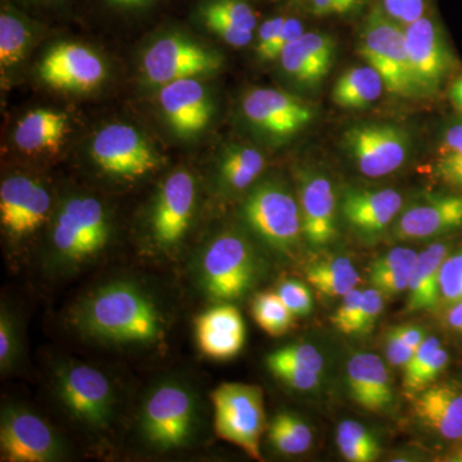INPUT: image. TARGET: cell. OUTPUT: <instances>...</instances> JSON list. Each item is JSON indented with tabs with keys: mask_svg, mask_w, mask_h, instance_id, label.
Wrapping results in <instances>:
<instances>
[{
	"mask_svg": "<svg viewBox=\"0 0 462 462\" xmlns=\"http://www.w3.org/2000/svg\"><path fill=\"white\" fill-rule=\"evenodd\" d=\"M419 254L411 248L396 247L374 261L369 278L384 297H396L409 288Z\"/></svg>",
	"mask_w": 462,
	"mask_h": 462,
	"instance_id": "1f68e13d",
	"label": "cell"
},
{
	"mask_svg": "<svg viewBox=\"0 0 462 462\" xmlns=\"http://www.w3.org/2000/svg\"><path fill=\"white\" fill-rule=\"evenodd\" d=\"M384 309V296L376 288L363 291V303H361L360 318L357 322V333H369L382 315Z\"/></svg>",
	"mask_w": 462,
	"mask_h": 462,
	"instance_id": "b9f144b4",
	"label": "cell"
},
{
	"mask_svg": "<svg viewBox=\"0 0 462 462\" xmlns=\"http://www.w3.org/2000/svg\"><path fill=\"white\" fill-rule=\"evenodd\" d=\"M0 449L9 462H50L62 456L60 438L47 421L23 407L3 409Z\"/></svg>",
	"mask_w": 462,
	"mask_h": 462,
	"instance_id": "5bb4252c",
	"label": "cell"
},
{
	"mask_svg": "<svg viewBox=\"0 0 462 462\" xmlns=\"http://www.w3.org/2000/svg\"><path fill=\"white\" fill-rule=\"evenodd\" d=\"M106 2L117 8H138L153 2V0H106Z\"/></svg>",
	"mask_w": 462,
	"mask_h": 462,
	"instance_id": "9f6ffc18",
	"label": "cell"
},
{
	"mask_svg": "<svg viewBox=\"0 0 462 462\" xmlns=\"http://www.w3.org/2000/svg\"><path fill=\"white\" fill-rule=\"evenodd\" d=\"M200 273L207 293L215 300H231L245 296L257 275L254 248L238 233L220 234L203 252Z\"/></svg>",
	"mask_w": 462,
	"mask_h": 462,
	"instance_id": "ba28073f",
	"label": "cell"
},
{
	"mask_svg": "<svg viewBox=\"0 0 462 462\" xmlns=\"http://www.w3.org/2000/svg\"><path fill=\"white\" fill-rule=\"evenodd\" d=\"M437 175L448 184L462 188V156H442L436 167Z\"/></svg>",
	"mask_w": 462,
	"mask_h": 462,
	"instance_id": "681fc988",
	"label": "cell"
},
{
	"mask_svg": "<svg viewBox=\"0 0 462 462\" xmlns=\"http://www.w3.org/2000/svg\"><path fill=\"white\" fill-rule=\"evenodd\" d=\"M385 84L372 66L352 67L339 76L331 99L340 108L364 109L382 97Z\"/></svg>",
	"mask_w": 462,
	"mask_h": 462,
	"instance_id": "4dcf8cb0",
	"label": "cell"
},
{
	"mask_svg": "<svg viewBox=\"0 0 462 462\" xmlns=\"http://www.w3.org/2000/svg\"><path fill=\"white\" fill-rule=\"evenodd\" d=\"M307 281L321 294L343 297L357 288L360 273L346 257H336L312 264L306 273Z\"/></svg>",
	"mask_w": 462,
	"mask_h": 462,
	"instance_id": "d6a6232c",
	"label": "cell"
},
{
	"mask_svg": "<svg viewBox=\"0 0 462 462\" xmlns=\"http://www.w3.org/2000/svg\"><path fill=\"white\" fill-rule=\"evenodd\" d=\"M337 42L328 33L311 32L291 42L279 56L282 72L302 87H316L336 62Z\"/></svg>",
	"mask_w": 462,
	"mask_h": 462,
	"instance_id": "7402d4cb",
	"label": "cell"
},
{
	"mask_svg": "<svg viewBox=\"0 0 462 462\" xmlns=\"http://www.w3.org/2000/svg\"><path fill=\"white\" fill-rule=\"evenodd\" d=\"M269 439L284 455H300L312 445V431L302 419L291 412H281L269 427Z\"/></svg>",
	"mask_w": 462,
	"mask_h": 462,
	"instance_id": "e575fe53",
	"label": "cell"
},
{
	"mask_svg": "<svg viewBox=\"0 0 462 462\" xmlns=\"http://www.w3.org/2000/svg\"><path fill=\"white\" fill-rule=\"evenodd\" d=\"M17 355V337L14 321L8 312L2 310L0 315V366L7 370L14 364Z\"/></svg>",
	"mask_w": 462,
	"mask_h": 462,
	"instance_id": "ee69618b",
	"label": "cell"
},
{
	"mask_svg": "<svg viewBox=\"0 0 462 462\" xmlns=\"http://www.w3.org/2000/svg\"><path fill=\"white\" fill-rule=\"evenodd\" d=\"M109 234L111 225L102 202L90 196H76L60 207L51 230V243L63 261L80 263L106 247Z\"/></svg>",
	"mask_w": 462,
	"mask_h": 462,
	"instance_id": "8992f818",
	"label": "cell"
},
{
	"mask_svg": "<svg viewBox=\"0 0 462 462\" xmlns=\"http://www.w3.org/2000/svg\"><path fill=\"white\" fill-rule=\"evenodd\" d=\"M462 229V196L430 194L398 216L393 231L402 240H430Z\"/></svg>",
	"mask_w": 462,
	"mask_h": 462,
	"instance_id": "d6986e66",
	"label": "cell"
},
{
	"mask_svg": "<svg viewBox=\"0 0 462 462\" xmlns=\"http://www.w3.org/2000/svg\"><path fill=\"white\" fill-rule=\"evenodd\" d=\"M224 58L217 51L179 32H170L152 42L142 57L144 83L165 87L184 79H202L217 74Z\"/></svg>",
	"mask_w": 462,
	"mask_h": 462,
	"instance_id": "3957f363",
	"label": "cell"
},
{
	"mask_svg": "<svg viewBox=\"0 0 462 462\" xmlns=\"http://www.w3.org/2000/svg\"><path fill=\"white\" fill-rule=\"evenodd\" d=\"M211 400L218 438L238 446L249 457L263 460L260 442L266 425L263 389L243 383H223L212 392Z\"/></svg>",
	"mask_w": 462,
	"mask_h": 462,
	"instance_id": "5b68a950",
	"label": "cell"
},
{
	"mask_svg": "<svg viewBox=\"0 0 462 462\" xmlns=\"http://www.w3.org/2000/svg\"><path fill=\"white\" fill-rule=\"evenodd\" d=\"M158 105L167 126L178 138H196L214 117L211 94L200 79H184L160 88Z\"/></svg>",
	"mask_w": 462,
	"mask_h": 462,
	"instance_id": "e0dca14e",
	"label": "cell"
},
{
	"mask_svg": "<svg viewBox=\"0 0 462 462\" xmlns=\"http://www.w3.org/2000/svg\"><path fill=\"white\" fill-rule=\"evenodd\" d=\"M451 245L438 242L420 252L409 288V310H434L440 303V270Z\"/></svg>",
	"mask_w": 462,
	"mask_h": 462,
	"instance_id": "f1b7e54d",
	"label": "cell"
},
{
	"mask_svg": "<svg viewBox=\"0 0 462 462\" xmlns=\"http://www.w3.org/2000/svg\"><path fill=\"white\" fill-rule=\"evenodd\" d=\"M298 202L307 242L314 248L329 245L337 236V197L329 178L320 172L305 173Z\"/></svg>",
	"mask_w": 462,
	"mask_h": 462,
	"instance_id": "ffe728a7",
	"label": "cell"
},
{
	"mask_svg": "<svg viewBox=\"0 0 462 462\" xmlns=\"http://www.w3.org/2000/svg\"><path fill=\"white\" fill-rule=\"evenodd\" d=\"M442 346L440 340L436 337H427L420 346L413 352L411 360L403 367V387L406 388L410 383L415 379V376L427 366L428 363L439 346Z\"/></svg>",
	"mask_w": 462,
	"mask_h": 462,
	"instance_id": "7bdbcfd3",
	"label": "cell"
},
{
	"mask_svg": "<svg viewBox=\"0 0 462 462\" xmlns=\"http://www.w3.org/2000/svg\"><path fill=\"white\" fill-rule=\"evenodd\" d=\"M404 35L419 96L437 93L455 66L454 54L442 27L433 18L422 16L404 26Z\"/></svg>",
	"mask_w": 462,
	"mask_h": 462,
	"instance_id": "4fadbf2b",
	"label": "cell"
},
{
	"mask_svg": "<svg viewBox=\"0 0 462 462\" xmlns=\"http://www.w3.org/2000/svg\"><path fill=\"white\" fill-rule=\"evenodd\" d=\"M403 199L397 190L346 189L340 212L349 226L366 238L379 236L402 212Z\"/></svg>",
	"mask_w": 462,
	"mask_h": 462,
	"instance_id": "44dd1931",
	"label": "cell"
},
{
	"mask_svg": "<svg viewBox=\"0 0 462 462\" xmlns=\"http://www.w3.org/2000/svg\"><path fill=\"white\" fill-rule=\"evenodd\" d=\"M196 428V398L184 385L178 383L158 385L143 404V437L161 451L187 446Z\"/></svg>",
	"mask_w": 462,
	"mask_h": 462,
	"instance_id": "52a82bcc",
	"label": "cell"
},
{
	"mask_svg": "<svg viewBox=\"0 0 462 462\" xmlns=\"http://www.w3.org/2000/svg\"><path fill=\"white\" fill-rule=\"evenodd\" d=\"M394 329H396L398 336L406 342V345L411 346L415 351L428 337L422 328L412 327V325H402V327H397Z\"/></svg>",
	"mask_w": 462,
	"mask_h": 462,
	"instance_id": "f5cc1de1",
	"label": "cell"
},
{
	"mask_svg": "<svg viewBox=\"0 0 462 462\" xmlns=\"http://www.w3.org/2000/svg\"><path fill=\"white\" fill-rule=\"evenodd\" d=\"M416 418L438 436L462 439V388L454 384L430 385L413 401Z\"/></svg>",
	"mask_w": 462,
	"mask_h": 462,
	"instance_id": "d4e9b609",
	"label": "cell"
},
{
	"mask_svg": "<svg viewBox=\"0 0 462 462\" xmlns=\"http://www.w3.org/2000/svg\"><path fill=\"white\" fill-rule=\"evenodd\" d=\"M442 153V156H462V123L456 124L447 130L443 136Z\"/></svg>",
	"mask_w": 462,
	"mask_h": 462,
	"instance_id": "816d5d0a",
	"label": "cell"
},
{
	"mask_svg": "<svg viewBox=\"0 0 462 462\" xmlns=\"http://www.w3.org/2000/svg\"><path fill=\"white\" fill-rule=\"evenodd\" d=\"M448 361V352L440 346L431 356L427 366L415 376V379L406 388L410 391H421V389L430 387L431 383L438 378V375H440V373L446 369Z\"/></svg>",
	"mask_w": 462,
	"mask_h": 462,
	"instance_id": "f6af8a7d",
	"label": "cell"
},
{
	"mask_svg": "<svg viewBox=\"0 0 462 462\" xmlns=\"http://www.w3.org/2000/svg\"><path fill=\"white\" fill-rule=\"evenodd\" d=\"M462 300V245L447 256L440 270V302L449 306Z\"/></svg>",
	"mask_w": 462,
	"mask_h": 462,
	"instance_id": "74e56055",
	"label": "cell"
},
{
	"mask_svg": "<svg viewBox=\"0 0 462 462\" xmlns=\"http://www.w3.org/2000/svg\"><path fill=\"white\" fill-rule=\"evenodd\" d=\"M382 7L400 25H410L425 16L427 0H382Z\"/></svg>",
	"mask_w": 462,
	"mask_h": 462,
	"instance_id": "60d3db41",
	"label": "cell"
},
{
	"mask_svg": "<svg viewBox=\"0 0 462 462\" xmlns=\"http://www.w3.org/2000/svg\"><path fill=\"white\" fill-rule=\"evenodd\" d=\"M446 322L451 329L462 333V300L448 306Z\"/></svg>",
	"mask_w": 462,
	"mask_h": 462,
	"instance_id": "db71d44e",
	"label": "cell"
},
{
	"mask_svg": "<svg viewBox=\"0 0 462 462\" xmlns=\"http://www.w3.org/2000/svg\"><path fill=\"white\" fill-rule=\"evenodd\" d=\"M285 18L273 17L270 20L264 21L263 25L260 26L257 32L256 42V53L261 60H263L267 51L273 44V42L278 38L279 32H282V27L284 25Z\"/></svg>",
	"mask_w": 462,
	"mask_h": 462,
	"instance_id": "c3c4849f",
	"label": "cell"
},
{
	"mask_svg": "<svg viewBox=\"0 0 462 462\" xmlns=\"http://www.w3.org/2000/svg\"><path fill=\"white\" fill-rule=\"evenodd\" d=\"M303 33H305V29H303V23L300 20H297V18H285L282 32H279L278 38L273 42L272 48H270L263 58L264 62L278 60L284 48L288 47L291 42L297 41Z\"/></svg>",
	"mask_w": 462,
	"mask_h": 462,
	"instance_id": "bcb514c9",
	"label": "cell"
},
{
	"mask_svg": "<svg viewBox=\"0 0 462 462\" xmlns=\"http://www.w3.org/2000/svg\"><path fill=\"white\" fill-rule=\"evenodd\" d=\"M342 298V303L331 318V322L346 336H354L357 333V322L360 318L361 303H363V291L356 288Z\"/></svg>",
	"mask_w": 462,
	"mask_h": 462,
	"instance_id": "f35d334b",
	"label": "cell"
},
{
	"mask_svg": "<svg viewBox=\"0 0 462 462\" xmlns=\"http://www.w3.org/2000/svg\"><path fill=\"white\" fill-rule=\"evenodd\" d=\"M51 205L47 188L27 176H11L0 187V221L16 238L38 230L47 220Z\"/></svg>",
	"mask_w": 462,
	"mask_h": 462,
	"instance_id": "ac0fdd59",
	"label": "cell"
},
{
	"mask_svg": "<svg viewBox=\"0 0 462 462\" xmlns=\"http://www.w3.org/2000/svg\"><path fill=\"white\" fill-rule=\"evenodd\" d=\"M358 53L382 76L385 89L402 98L419 96L407 54L404 27L374 5L365 20L358 41Z\"/></svg>",
	"mask_w": 462,
	"mask_h": 462,
	"instance_id": "7a4b0ae2",
	"label": "cell"
},
{
	"mask_svg": "<svg viewBox=\"0 0 462 462\" xmlns=\"http://www.w3.org/2000/svg\"><path fill=\"white\" fill-rule=\"evenodd\" d=\"M266 364L273 375L289 387L307 392L320 384L325 361L315 346L300 343L272 352Z\"/></svg>",
	"mask_w": 462,
	"mask_h": 462,
	"instance_id": "4316f807",
	"label": "cell"
},
{
	"mask_svg": "<svg viewBox=\"0 0 462 462\" xmlns=\"http://www.w3.org/2000/svg\"><path fill=\"white\" fill-rule=\"evenodd\" d=\"M58 398L84 424L108 427L114 415L115 394L105 374L85 364H65L56 372Z\"/></svg>",
	"mask_w": 462,
	"mask_h": 462,
	"instance_id": "8fae6325",
	"label": "cell"
},
{
	"mask_svg": "<svg viewBox=\"0 0 462 462\" xmlns=\"http://www.w3.org/2000/svg\"><path fill=\"white\" fill-rule=\"evenodd\" d=\"M349 393L363 409L384 412L393 404V388L387 366L372 352H357L346 365Z\"/></svg>",
	"mask_w": 462,
	"mask_h": 462,
	"instance_id": "603a6c76",
	"label": "cell"
},
{
	"mask_svg": "<svg viewBox=\"0 0 462 462\" xmlns=\"http://www.w3.org/2000/svg\"><path fill=\"white\" fill-rule=\"evenodd\" d=\"M197 185L194 176L178 170L161 185L151 214L154 242L162 248L175 247L189 229L196 209Z\"/></svg>",
	"mask_w": 462,
	"mask_h": 462,
	"instance_id": "2e32d148",
	"label": "cell"
},
{
	"mask_svg": "<svg viewBox=\"0 0 462 462\" xmlns=\"http://www.w3.org/2000/svg\"><path fill=\"white\" fill-rule=\"evenodd\" d=\"M197 340L200 351L216 360H226L242 351L245 325L236 307L221 305L197 318Z\"/></svg>",
	"mask_w": 462,
	"mask_h": 462,
	"instance_id": "cb8c5ba5",
	"label": "cell"
},
{
	"mask_svg": "<svg viewBox=\"0 0 462 462\" xmlns=\"http://www.w3.org/2000/svg\"><path fill=\"white\" fill-rule=\"evenodd\" d=\"M249 126L273 143L287 142L314 120V109L287 91L258 88L249 90L242 102Z\"/></svg>",
	"mask_w": 462,
	"mask_h": 462,
	"instance_id": "7c38bea8",
	"label": "cell"
},
{
	"mask_svg": "<svg viewBox=\"0 0 462 462\" xmlns=\"http://www.w3.org/2000/svg\"><path fill=\"white\" fill-rule=\"evenodd\" d=\"M449 97H451L455 107L462 112V76L452 84L451 90H449Z\"/></svg>",
	"mask_w": 462,
	"mask_h": 462,
	"instance_id": "11a10c76",
	"label": "cell"
},
{
	"mask_svg": "<svg viewBox=\"0 0 462 462\" xmlns=\"http://www.w3.org/2000/svg\"><path fill=\"white\" fill-rule=\"evenodd\" d=\"M90 154L96 165L114 178L141 179L156 171L161 157L132 125L109 124L94 135Z\"/></svg>",
	"mask_w": 462,
	"mask_h": 462,
	"instance_id": "30bf717a",
	"label": "cell"
},
{
	"mask_svg": "<svg viewBox=\"0 0 462 462\" xmlns=\"http://www.w3.org/2000/svg\"><path fill=\"white\" fill-rule=\"evenodd\" d=\"M337 443L346 461L373 462L379 458L382 447L372 431L360 422L345 420L337 430Z\"/></svg>",
	"mask_w": 462,
	"mask_h": 462,
	"instance_id": "d590c367",
	"label": "cell"
},
{
	"mask_svg": "<svg viewBox=\"0 0 462 462\" xmlns=\"http://www.w3.org/2000/svg\"><path fill=\"white\" fill-rule=\"evenodd\" d=\"M254 316L258 327L273 337L287 333L291 329L294 318L276 291L261 293L254 298Z\"/></svg>",
	"mask_w": 462,
	"mask_h": 462,
	"instance_id": "8d00e7d4",
	"label": "cell"
},
{
	"mask_svg": "<svg viewBox=\"0 0 462 462\" xmlns=\"http://www.w3.org/2000/svg\"><path fill=\"white\" fill-rule=\"evenodd\" d=\"M199 16L203 25L230 47L245 48L254 41L257 16L245 0H208Z\"/></svg>",
	"mask_w": 462,
	"mask_h": 462,
	"instance_id": "484cf974",
	"label": "cell"
},
{
	"mask_svg": "<svg viewBox=\"0 0 462 462\" xmlns=\"http://www.w3.org/2000/svg\"><path fill=\"white\" fill-rule=\"evenodd\" d=\"M74 322L90 338L149 345L165 333V320L147 291L129 282L97 289L75 312Z\"/></svg>",
	"mask_w": 462,
	"mask_h": 462,
	"instance_id": "6da1fadb",
	"label": "cell"
},
{
	"mask_svg": "<svg viewBox=\"0 0 462 462\" xmlns=\"http://www.w3.org/2000/svg\"><path fill=\"white\" fill-rule=\"evenodd\" d=\"M32 30L23 18L11 12L0 14V65L11 69L20 65L32 45Z\"/></svg>",
	"mask_w": 462,
	"mask_h": 462,
	"instance_id": "836d02e7",
	"label": "cell"
},
{
	"mask_svg": "<svg viewBox=\"0 0 462 462\" xmlns=\"http://www.w3.org/2000/svg\"><path fill=\"white\" fill-rule=\"evenodd\" d=\"M351 9L346 0H311L312 14L319 17L345 14Z\"/></svg>",
	"mask_w": 462,
	"mask_h": 462,
	"instance_id": "f907efd6",
	"label": "cell"
},
{
	"mask_svg": "<svg viewBox=\"0 0 462 462\" xmlns=\"http://www.w3.org/2000/svg\"><path fill=\"white\" fill-rule=\"evenodd\" d=\"M342 144L358 171L374 179L396 172L412 151L411 135L388 123L356 124L343 134Z\"/></svg>",
	"mask_w": 462,
	"mask_h": 462,
	"instance_id": "9c48e42d",
	"label": "cell"
},
{
	"mask_svg": "<svg viewBox=\"0 0 462 462\" xmlns=\"http://www.w3.org/2000/svg\"><path fill=\"white\" fill-rule=\"evenodd\" d=\"M285 306L294 316H307L312 310V296L310 289L298 281L282 282L278 291Z\"/></svg>",
	"mask_w": 462,
	"mask_h": 462,
	"instance_id": "ab89813d",
	"label": "cell"
},
{
	"mask_svg": "<svg viewBox=\"0 0 462 462\" xmlns=\"http://www.w3.org/2000/svg\"><path fill=\"white\" fill-rule=\"evenodd\" d=\"M413 352L415 349L406 345V342L398 336L396 329L389 331L387 340H385V355H387L389 363L403 369L411 360Z\"/></svg>",
	"mask_w": 462,
	"mask_h": 462,
	"instance_id": "7dc6e473",
	"label": "cell"
},
{
	"mask_svg": "<svg viewBox=\"0 0 462 462\" xmlns=\"http://www.w3.org/2000/svg\"><path fill=\"white\" fill-rule=\"evenodd\" d=\"M69 130V116L53 109H33L18 121L14 141L26 153L56 151Z\"/></svg>",
	"mask_w": 462,
	"mask_h": 462,
	"instance_id": "83f0119b",
	"label": "cell"
},
{
	"mask_svg": "<svg viewBox=\"0 0 462 462\" xmlns=\"http://www.w3.org/2000/svg\"><path fill=\"white\" fill-rule=\"evenodd\" d=\"M42 83L69 93H89L107 78V66L96 51L80 42H60L42 58L38 67Z\"/></svg>",
	"mask_w": 462,
	"mask_h": 462,
	"instance_id": "9a60e30c",
	"label": "cell"
},
{
	"mask_svg": "<svg viewBox=\"0 0 462 462\" xmlns=\"http://www.w3.org/2000/svg\"><path fill=\"white\" fill-rule=\"evenodd\" d=\"M266 169L263 152L245 144L225 149L217 166V178L224 190L242 191L251 187Z\"/></svg>",
	"mask_w": 462,
	"mask_h": 462,
	"instance_id": "f546056e",
	"label": "cell"
},
{
	"mask_svg": "<svg viewBox=\"0 0 462 462\" xmlns=\"http://www.w3.org/2000/svg\"><path fill=\"white\" fill-rule=\"evenodd\" d=\"M346 3H348L349 7L354 9L356 7V5H357L358 3H360V0H346Z\"/></svg>",
	"mask_w": 462,
	"mask_h": 462,
	"instance_id": "6f0895ef",
	"label": "cell"
},
{
	"mask_svg": "<svg viewBox=\"0 0 462 462\" xmlns=\"http://www.w3.org/2000/svg\"><path fill=\"white\" fill-rule=\"evenodd\" d=\"M249 227L269 247L289 254L303 236L300 202L278 181H264L248 194L242 207Z\"/></svg>",
	"mask_w": 462,
	"mask_h": 462,
	"instance_id": "277c9868",
	"label": "cell"
}]
</instances>
